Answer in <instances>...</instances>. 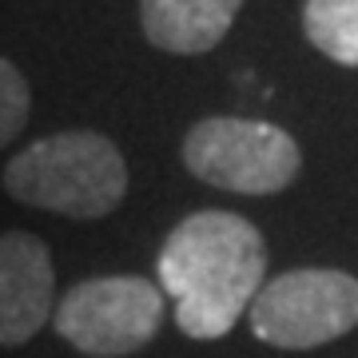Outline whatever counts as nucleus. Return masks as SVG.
Masks as SVG:
<instances>
[{
  "label": "nucleus",
  "instance_id": "7",
  "mask_svg": "<svg viewBox=\"0 0 358 358\" xmlns=\"http://www.w3.org/2000/svg\"><path fill=\"white\" fill-rule=\"evenodd\" d=\"M243 0H140L148 44L171 56H203L227 36Z\"/></svg>",
  "mask_w": 358,
  "mask_h": 358
},
{
  "label": "nucleus",
  "instance_id": "2",
  "mask_svg": "<svg viewBox=\"0 0 358 358\" xmlns=\"http://www.w3.org/2000/svg\"><path fill=\"white\" fill-rule=\"evenodd\" d=\"M4 192L64 219H108L128 195V164L100 131H56L8 159Z\"/></svg>",
  "mask_w": 358,
  "mask_h": 358
},
{
  "label": "nucleus",
  "instance_id": "6",
  "mask_svg": "<svg viewBox=\"0 0 358 358\" xmlns=\"http://www.w3.org/2000/svg\"><path fill=\"white\" fill-rule=\"evenodd\" d=\"M56 267L48 243L32 231L0 235V346H24L52 322Z\"/></svg>",
  "mask_w": 358,
  "mask_h": 358
},
{
  "label": "nucleus",
  "instance_id": "4",
  "mask_svg": "<svg viewBox=\"0 0 358 358\" xmlns=\"http://www.w3.org/2000/svg\"><path fill=\"white\" fill-rule=\"evenodd\" d=\"M167 299L143 275L84 279L56 303L52 327L68 346L88 358H128L155 338Z\"/></svg>",
  "mask_w": 358,
  "mask_h": 358
},
{
  "label": "nucleus",
  "instance_id": "3",
  "mask_svg": "<svg viewBox=\"0 0 358 358\" xmlns=\"http://www.w3.org/2000/svg\"><path fill=\"white\" fill-rule=\"evenodd\" d=\"M183 164L199 183L235 195H279L287 192L303 167V152L291 131L239 120V115H211L199 120L183 140Z\"/></svg>",
  "mask_w": 358,
  "mask_h": 358
},
{
  "label": "nucleus",
  "instance_id": "9",
  "mask_svg": "<svg viewBox=\"0 0 358 358\" xmlns=\"http://www.w3.org/2000/svg\"><path fill=\"white\" fill-rule=\"evenodd\" d=\"M28 112H32V92H28V80L20 76V68L13 60L0 56V152L24 131Z\"/></svg>",
  "mask_w": 358,
  "mask_h": 358
},
{
  "label": "nucleus",
  "instance_id": "8",
  "mask_svg": "<svg viewBox=\"0 0 358 358\" xmlns=\"http://www.w3.org/2000/svg\"><path fill=\"white\" fill-rule=\"evenodd\" d=\"M303 28L327 60L358 68V0H307Z\"/></svg>",
  "mask_w": 358,
  "mask_h": 358
},
{
  "label": "nucleus",
  "instance_id": "1",
  "mask_svg": "<svg viewBox=\"0 0 358 358\" xmlns=\"http://www.w3.org/2000/svg\"><path fill=\"white\" fill-rule=\"evenodd\" d=\"M159 291L187 338H223L267 279V243L235 211H195L159 247Z\"/></svg>",
  "mask_w": 358,
  "mask_h": 358
},
{
  "label": "nucleus",
  "instance_id": "5",
  "mask_svg": "<svg viewBox=\"0 0 358 358\" xmlns=\"http://www.w3.org/2000/svg\"><path fill=\"white\" fill-rule=\"evenodd\" d=\"M251 331L275 350H315L358 327V279L334 267L282 271L247 307Z\"/></svg>",
  "mask_w": 358,
  "mask_h": 358
}]
</instances>
